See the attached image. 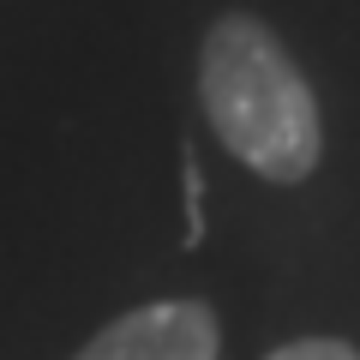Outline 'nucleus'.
Listing matches in <instances>:
<instances>
[{"instance_id": "1", "label": "nucleus", "mask_w": 360, "mask_h": 360, "mask_svg": "<svg viewBox=\"0 0 360 360\" xmlns=\"http://www.w3.org/2000/svg\"><path fill=\"white\" fill-rule=\"evenodd\" d=\"M205 120L234 162H246L270 186H295L324 156L319 96L276 42V30L252 13H229L210 25L198 54Z\"/></svg>"}, {"instance_id": "3", "label": "nucleus", "mask_w": 360, "mask_h": 360, "mask_svg": "<svg viewBox=\"0 0 360 360\" xmlns=\"http://www.w3.org/2000/svg\"><path fill=\"white\" fill-rule=\"evenodd\" d=\"M264 360H360V348L342 342V336H300V342L276 348V354H264Z\"/></svg>"}, {"instance_id": "2", "label": "nucleus", "mask_w": 360, "mask_h": 360, "mask_svg": "<svg viewBox=\"0 0 360 360\" xmlns=\"http://www.w3.org/2000/svg\"><path fill=\"white\" fill-rule=\"evenodd\" d=\"M222 330L205 300H150L120 312L72 360H217Z\"/></svg>"}]
</instances>
